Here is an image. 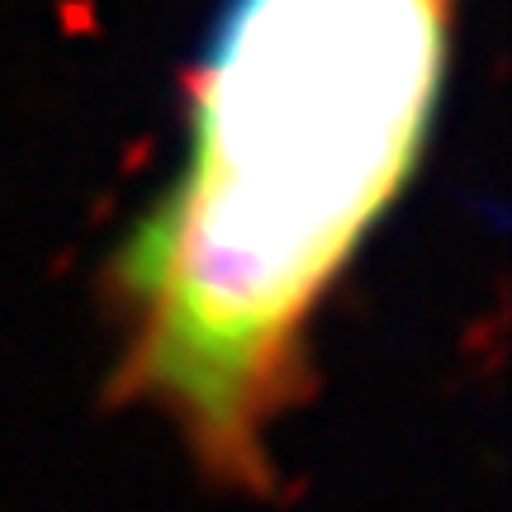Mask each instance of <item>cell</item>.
Instances as JSON below:
<instances>
[{
	"instance_id": "1",
	"label": "cell",
	"mask_w": 512,
	"mask_h": 512,
	"mask_svg": "<svg viewBox=\"0 0 512 512\" xmlns=\"http://www.w3.org/2000/svg\"><path fill=\"white\" fill-rule=\"evenodd\" d=\"M451 0H228L181 166L128 233V384L252 479L313 313L413 181Z\"/></svg>"
}]
</instances>
